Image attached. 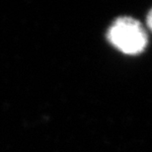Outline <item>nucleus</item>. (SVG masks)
<instances>
[{"instance_id":"nucleus-1","label":"nucleus","mask_w":152,"mask_h":152,"mask_svg":"<svg viewBox=\"0 0 152 152\" xmlns=\"http://www.w3.org/2000/svg\"><path fill=\"white\" fill-rule=\"evenodd\" d=\"M107 39L123 53L135 56L141 53L148 44V37L141 23L134 18H117L107 31Z\"/></svg>"},{"instance_id":"nucleus-2","label":"nucleus","mask_w":152,"mask_h":152,"mask_svg":"<svg viewBox=\"0 0 152 152\" xmlns=\"http://www.w3.org/2000/svg\"><path fill=\"white\" fill-rule=\"evenodd\" d=\"M146 24H147V26H148V28H149L151 30V32H152V8H151V10L148 12V14H147V17H146Z\"/></svg>"}]
</instances>
